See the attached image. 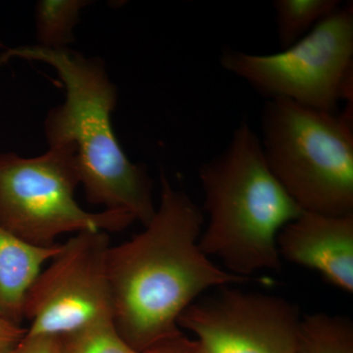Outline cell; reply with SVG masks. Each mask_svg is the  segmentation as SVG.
Returning a JSON list of instances; mask_svg holds the SVG:
<instances>
[{"label": "cell", "mask_w": 353, "mask_h": 353, "mask_svg": "<svg viewBox=\"0 0 353 353\" xmlns=\"http://www.w3.org/2000/svg\"><path fill=\"white\" fill-rule=\"evenodd\" d=\"M160 181L152 220L141 233L108 250L114 323L138 352L182 334L179 318L208 290L252 280L220 268L202 252L203 211L163 173Z\"/></svg>", "instance_id": "1"}, {"label": "cell", "mask_w": 353, "mask_h": 353, "mask_svg": "<svg viewBox=\"0 0 353 353\" xmlns=\"http://www.w3.org/2000/svg\"><path fill=\"white\" fill-rule=\"evenodd\" d=\"M14 57L50 65L63 83L66 99L48 112L44 134L48 148L75 150L88 201L104 210L126 212L146 226L157 211L152 180L145 167L127 157L114 134L111 115L117 90L103 62L69 48L34 44L7 50L0 64Z\"/></svg>", "instance_id": "2"}, {"label": "cell", "mask_w": 353, "mask_h": 353, "mask_svg": "<svg viewBox=\"0 0 353 353\" xmlns=\"http://www.w3.org/2000/svg\"><path fill=\"white\" fill-rule=\"evenodd\" d=\"M199 176L201 210L209 216L199 241L202 252L240 277L280 272L278 234L303 211L272 174L259 134L246 121L222 152L199 167Z\"/></svg>", "instance_id": "3"}, {"label": "cell", "mask_w": 353, "mask_h": 353, "mask_svg": "<svg viewBox=\"0 0 353 353\" xmlns=\"http://www.w3.org/2000/svg\"><path fill=\"white\" fill-rule=\"evenodd\" d=\"M259 139L272 174L301 210L352 214L353 119L269 99Z\"/></svg>", "instance_id": "4"}, {"label": "cell", "mask_w": 353, "mask_h": 353, "mask_svg": "<svg viewBox=\"0 0 353 353\" xmlns=\"http://www.w3.org/2000/svg\"><path fill=\"white\" fill-rule=\"evenodd\" d=\"M221 67L262 97L352 115L353 4L347 2L303 38L272 54L224 48Z\"/></svg>", "instance_id": "5"}, {"label": "cell", "mask_w": 353, "mask_h": 353, "mask_svg": "<svg viewBox=\"0 0 353 353\" xmlns=\"http://www.w3.org/2000/svg\"><path fill=\"white\" fill-rule=\"evenodd\" d=\"M80 185L75 150L52 146L36 157L0 154V226L32 245L50 248L61 234L118 233L134 217L123 211L88 212L75 199Z\"/></svg>", "instance_id": "6"}, {"label": "cell", "mask_w": 353, "mask_h": 353, "mask_svg": "<svg viewBox=\"0 0 353 353\" xmlns=\"http://www.w3.org/2000/svg\"><path fill=\"white\" fill-rule=\"evenodd\" d=\"M109 234H76L30 288L24 304L27 333L63 336L113 317L108 272Z\"/></svg>", "instance_id": "7"}, {"label": "cell", "mask_w": 353, "mask_h": 353, "mask_svg": "<svg viewBox=\"0 0 353 353\" xmlns=\"http://www.w3.org/2000/svg\"><path fill=\"white\" fill-rule=\"evenodd\" d=\"M301 320L287 299L225 285L190 304L178 324L205 353H294Z\"/></svg>", "instance_id": "8"}, {"label": "cell", "mask_w": 353, "mask_h": 353, "mask_svg": "<svg viewBox=\"0 0 353 353\" xmlns=\"http://www.w3.org/2000/svg\"><path fill=\"white\" fill-rule=\"evenodd\" d=\"M281 257L319 272L341 290L353 292V213L330 216L303 212L277 236Z\"/></svg>", "instance_id": "9"}, {"label": "cell", "mask_w": 353, "mask_h": 353, "mask_svg": "<svg viewBox=\"0 0 353 353\" xmlns=\"http://www.w3.org/2000/svg\"><path fill=\"white\" fill-rule=\"evenodd\" d=\"M62 245H32L0 226V316L14 324L24 320V304L30 288L48 260Z\"/></svg>", "instance_id": "10"}, {"label": "cell", "mask_w": 353, "mask_h": 353, "mask_svg": "<svg viewBox=\"0 0 353 353\" xmlns=\"http://www.w3.org/2000/svg\"><path fill=\"white\" fill-rule=\"evenodd\" d=\"M341 4L340 0H275L276 32L281 50L303 38Z\"/></svg>", "instance_id": "11"}, {"label": "cell", "mask_w": 353, "mask_h": 353, "mask_svg": "<svg viewBox=\"0 0 353 353\" xmlns=\"http://www.w3.org/2000/svg\"><path fill=\"white\" fill-rule=\"evenodd\" d=\"M88 0H39L36 6V34L41 48L64 50L75 39L74 30Z\"/></svg>", "instance_id": "12"}, {"label": "cell", "mask_w": 353, "mask_h": 353, "mask_svg": "<svg viewBox=\"0 0 353 353\" xmlns=\"http://www.w3.org/2000/svg\"><path fill=\"white\" fill-rule=\"evenodd\" d=\"M294 353H353L352 321L326 313L305 316Z\"/></svg>", "instance_id": "13"}, {"label": "cell", "mask_w": 353, "mask_h": 353, "mask_svg": "<svg viewBox=\"0 0 353 353\" xmlns=\"http://www.w3.org/2000/svg\"><path fill=\"white\" fill-rule=\"evenodd\" d=\"M60 341L62 353H139L121 336L111 316L60 336Z\"/></svg>", "instance_id": "14"}, {"label": "cell", "mask_w": 353, "mask_h": 353, "mask_svg": "<svg viewBox=\"0 0 353 353\" xmlns=\"http://www.w3.org/2000/svg\"><path fill=\"white\" fill-rule=\"evenodd\" d=\"M139 353H205L201 343L196 340H190L183 334L158 341Z\"/></svg>", "instance_id": "15"}, {"label": "cell", "mask_w": 353, "mask_h": 353, "mask_svg": "<svg viewBox=\"0 0 353 353\" xmlns=\"http://www.w3.org/2000/svg\"><path fill=\"white\" fill-rule=\"evenodd\" d=\"M15 353H62L60 336L27 333Z\"/></svg>", "instance_id": "16"}, {"label": "cell", "mask_w": 353, "mask_h": 353, "mask_svg": "<svg viewBox=\"0 0 353 353\" xmlns=\"http://www.w3.org/2000/svg\"><path fill=\"white\" fill-rule=\"evenodd\" d=\"M26 334L27 329L0 316V353H15Z\"/></svg>", "instance_id": "17"}]
</instances>
